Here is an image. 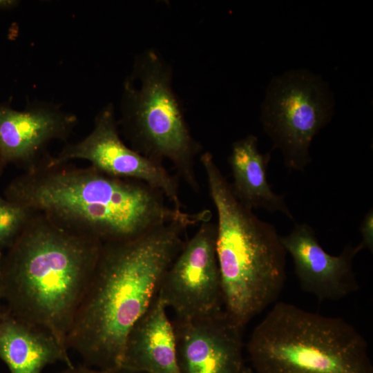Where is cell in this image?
<instances>
[{
  "instance_id": "4fadbf2b",
  "label": "cell",
  "mask_w": 373,
  "mask_h": 373,
  "mask_svg": "<svg viewBox=\"0 0 373 373\" xmlns=\"http://www.w3.org/2000/svg\"><path fill=\"white\" fill-rule=\"evenodd\" d=\"M166 309L157 294L130 330L119 367L144 373H181Z\"/></svg>"
},
{
  "instance_id": "5b68a950",
  "label": "cell",
  "mask_w": 373,
  "mask_h": 373,
  "mask_svg": "<svg viewBox=\"0 0 373 373\" xmlns=\"http://www.w3.org/2000/svg\"><path fill=\"white\" fill-rule=\"evenodd\" d=\"M246 349L258 373H373L363 336L341 317L276 303Z\"/></svg>"
},
{
  "instance_id": "52a82bcc",
  "label": "cell",
  "mask_w": 373,
  "mask_h": 373,
  "mask_svg": "<svg viewBox=\"0 0 373 373\" xmlns=\"http://www.w3.org/2000/svg\"><path fill=\"white\" fill-rule=\"evenodd\" d=\"M334 106L327 82L307 70H291L271 80L260 122L287 169L303 171L311 162V143L331 121Z\"/></svg>"
},
{
  "instance_id": "2e32d148",
  "label": "cell",
  "mask_w": 373,
  "mask_h": 373,
  "mask_svg": "<svg viewBox=\"0 0 373 373\" xmlns=\"http://www.w3.org/2000/svg\"><path fill=\"white\" fill-rule=\"evenodd\" d=\"M33 213L0 194V256L15 242Z\"/></svg>"
},
{
  "instance_id": "ba28073f",
  "label": "cell",
  "mask_w": 373,
  "mask_h": 373,
  "mask_svg": "<svg viewBox=\"0 0 373 373\" xmlns=\"http://www.w3.org/2000/svg\"><path fill=\"white\" fill-rule=\"evenodd\" d=\"M74 160L88 162L108 175L143 182L161 191L171 205L182 210L178 177L171 175L164 164L149 159L127 146L122 140L114 106L108 103L96 115L93 128L82 140L66 143L49 162Z\"/></svg>"
},
{
  "instance_id": "7a4b0ae2",
  "label": "cell",
  "mask_w": 373,
  "mask_h": 373,
  "mask_svg": "<svg viewBox=\"0 0 373 373\" xmlns=\"http://www.w3.org/2000/svg\"><path fill=\"white\" fill-rule=\"evenodd\" d=\"M50 157L14 178L3 195L102 243L133 239L175 220L191 225L199 220L198 213L170 207L161 191L143 182L113 177L90 165L52 164Z\"/></svg>"
},
{
  "instance_id": "44dd1931",
  "label": "cell",
  "mask_w": 373,
  "mask_h": 373,
  "mask_svg": "<svg viewBox=\"0 0 373 373\" xmlns=\"http://www.w3.org/2000/svg\"><path fill=\"white\" fill-rule=\"evenodd\" d=\"M59 373H79L77 366H74L73 367H66V369L64 370L59 372Z\"/></svg>"
},
{
  "instance_id": "5bb4252c",
  "label": "cell",
  "mask_w": 373,
  "mask_h": 373,
  "mask_svg": "<svg viewBox=\"0 0 373 373\" xmlns=\"http://www.w3.org/2000/svg\"><path fill=\"white\" fill-rule=\"evenodd\" d=\"M0 359L10 373H41L58 362L75 366L68 350L52 334L6 309L0 315Z\"/></svg>"
},
{
  "instance_id": "9c48e42d",
  "label": "cell",
  "mask_w": 373,
  "mask_h": 373,
  "mask_svg": "<svg viewBox=\"0 0 373 373\" xmlns=\"http://www.w3.org/2000/svg\"><path fill=\"white\" fill-rule=\"evenodd\" d=\"M216 241V224L200 223L164 274L157 296L175 316L198 317L224 309Z\"/></svg>"
},
{
  "instance_id": "277c9868",
  "label": "cell",
  "mask_w": 373,
  "mask_h": 373,
  "mask_svg": "<svg viewBox=\"0 0 373 373\" xmlns=\"http://www.w3.org/2000/svg\"><path fill=\"white\" fill-rule=\"evenodd\" d=\"M200 160L217 213L216 249L224 310L244 328L280 296L287 253L275 227L237 200L213 155L202 153Z\"/></svg>"
},
{
  "instance_id": "d6986e66",
  "label": "cell",
  "mask_w": 373,
  "mask_h": 373,
  "mask_svg": "<svg viewBox=\"0 0 373 373\" xmlns=\"http://www.w3.org/2000/svg\"><path fill=\"white\" fill-rule=\"evenodd\" d=\"M21 1L19 0H0V11H8L17 8Z\"/></svg>"
},
{
  "instance_id": "3957f363",
  "label": "cell",
  "mask_w": 373,
  "mask_h": 373,
  "mask_svg": "<svg viewBox=\"0 0 373 373\" xmlns=\"http://www.w3.org/2000/svg\"><path fill=\"white\" fill-rule=\"evenodd\" d=\"M102 245L34 212L2 256L6 309L47 330L68 350L67 338Z\"/></svg>"
},
{
  "instance_id": "8992f818",
  "label": "cell",
  "mask_w": 373,
  "mask_h": 373,
  "mask_svg": "<svg viewBox=\"0 0 373 373\" xmlns=\"http://www.w3.org/2000/svg\"><path fill=\"white\" fill-rule=\"evenodd\" d=\"M172 75L155 50L139 54L123 85L117 124L131 148L157 162H169L177 176L199 193L195 160L202 147L173 89Z\"/></svg>"
},
{
  "instance_id": "e0dca14e",
  "label": "cell",
  "mask_w": 373,
  "mask_h": 373,
  "mask_svg": "<svg viewBox=\"0 0 373 373\" xmlns=\"http://www.w3.org/2000/svg\"><path fill=\"white\" fill-rule=\"evenodd\" d=\"M361 241L358 244L361 250L367 249L373 251V209L371 208L366 213L359 227Z\"/></svg>"
},
{
  "instance_id": "6da1fadb",
  "label": "cell",
  "mask_w": 373,
  "mask_h": 373,
  "mask_svg": "<svg viewBox=\"0 0 373 373\" xmlns=\"http://www.w3.org/2000/svg\"><path fill=\"white\" fill-rule=\"evenodd\" d=\"M191 225L175 220L137 238L103 243L67 338L84 365L120 366L126 337L156 297Z\"/></svg>"
},
{
  "instance_id": "8fae6325",
  "label": "cell",
  "mask_w": 373,
  "mask_h": 373,
  "mask_svg": "<svg viewBox=\"0 0 373 373\" xmlns=\"http://www.w3.org/2000/svg\"><path fill=\"white\" fill-rule=\"evenodd\" d=\"M171 321L181 373L243 372V328L224 309L198 317L175 316Z\"/></svg>"
},
{
  "instance_id": "7402d4cb",
  "label": "cell",
  "mask_w": 373,
  "mask_h": 373,
  "mask_svg": "<svg viewBox=\"0 0 373 373\" xmlns=\"http://www.w3.org/2000/svg\"><path fill=\"white\" fill-rule=\"evenodd\" d=\"M242 373H254V372L251 367L246 366Z\"/></svg>"
},
{
  "instance_id": "9a60e30c",
  "label": "cell",
  "mask_w": 373,
  "mask_h": 373,
  "mask_svg": "<svg viewBox=\"0 0 373 373\" xmlns=\"http://www.w3.org/2000/svg\"><path fill=\"white\" fill-rule=\"evenodd\" d=\"M270 160L271 152L262 153L258 150L255 135H248L234 142L228 158L233 178L231 191L241 204L251 210L280 212L294 221L284 196L275 193L268 183L267 170Z\"/></svg>"
},
{
  "instance_id": "ffe728a7",
  "label": "cell",
  "mask_w": 373,
  "mask_h": 373,
  "mask_svg": "<svg viewBox=\"0 0 373 373\" xmlns=\"http://www.w3.org/2000/svg\"><path fill=\"white\" fill-rule=\"evenodd\" d=\"M2 256H0V315L2 314L3 311V309H2V307L1 306V301L3 300V278H2V271H1Z\"/></svg>"
},
{
  "instance_id": "7c38bea8",
  "label": "cell",
  "mask_w": 373,
  "mask_h": 373,
  "mask_svg": "<svg viewBox=\"0 0 373 373\" xmlns=\"http://www.w3.org/2000/svg\"><path fill=\"white\" fill-rule=\"evenodd\" d=\"M280 241L292 259L301 288L319 301L339 300L359 289L353 269L354 259L361 251L358 245H347L339 255H330L306 223L295 224L289 233L280 236Z\"/></svg>"
},
{
  "instance_id": "30bf717a",
  "label": "cell",
  "mask_w": 373,
  "mask_h": 373,
  "mask_svg": "<svg viewBox=\"0 0 373 373\" xmlns=\"http://www.w3.org/2000/svg\"><path fill=\"white\" fill-rule=\"evenodd\" d=\"M77 124V116L52 102L35 99L23 110L0 102V170L13 164L30 171L51 155L55 140L66 142Z\"/></svg>"
},
{
  "instance_id": "ac0fdd59",
  "label": "cell",
  "mask_w": 373,
  "mask_h": 373,
  "mask_svg": "<svg viewBox=\"0 0 373 373\" xmlns=\"http://www.w3.org/2000/svg\"><path fill=\"white\" fill-rule=\"evenodd\" d=\"M79 373H144L140 371L132 370L122 367L107 369L99 370L86 367L84 365L77 366Z\"/></svg>"
}]
</instances>
